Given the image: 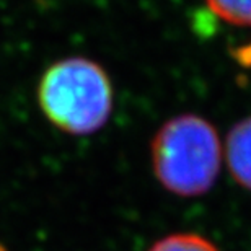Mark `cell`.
Instances as JSON below:
<instances>
[{
  "mask_svg": "<svg viewBox=\"0 0 251 251\" xmlns=\"http://www.w3.org/2000/svg\"><path fill=\"white\" fill-rule=\"evenodd\" d=\"M158 183L179 198H198L214 186L222 165V142L207 119L193 113L168 119L150 144Z\"/></svg>",
  "mask_w": 251,
  "mask_h": 251,
  "instance_id": "cell-1",
  "label": "cell"
},
{
  "mask_svg": "<svg viewBox=\"0 0 251 251\" xmlns=\"http://www.w3.org/2000/svg\"><path fill=\"white\" fill-rule=\"evenodd\" d=\"M38 101L48 121L70 135H90L108 123L113 85L106 70L87 57H65L46 69Z\"/></svg>",
  "mask_w": 251,
  "mask_h": 251,
  "instance_id": "cell-2",
  "label": "cell"
},
{
  "mask_svg": "<svg viewBox=\"0 0 251 251\" xmlns=\"http://www.w3.org/2000/svg\"><path fill=\"white\" fill-rule=\"evenodd\" d=\"M225 158L232 178L242 188L251 191V116L230 129L225 142Z\"/></svg>",
  "mask_w": 251,
  "mask_h": 251,
  "instance_id": "cell-3",
  "label": "cell"
},
{
  "mask_svg": "<svg viewBox=\"0 0 251 251\" xmlns=\"http://www.w3.org/2000/svg\"><path fill=\"white\" fill-rule=\"evenodd\" d=\"M149 251H220L212 242L198 233H173L155 242Z\"/></svg>",
  "mask_w": 251,
  "mask_h": 251,
  "instance_id": "cell-4",
  "label": "cell"
},
{
  "mask_svg": "<svg viewBox=\"0 0 251 251\" xmlns=\"http://www.w3.org/2000/svg\"><path fill=\"white\" fill-rule=\"evenodd\" d=\"M209 8L235 26H251V0H205Z\"/></svg>",
  "mask_w": 251,
  "mask_h": 251,
  "instance_id": "cell-5",
  "label": "cell"
}]
</instances>
